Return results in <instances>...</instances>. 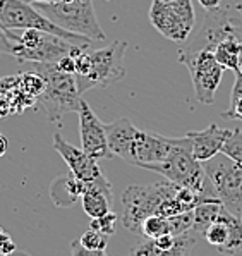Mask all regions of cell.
Wrapping results in <instances>:
<instances>
[{
	"instance_id": "obj_18",
	"label": "cell",
	"mask_w": 242,
	"mask_h": 256,
	"mask_svg": "<svg viewBox=\"0 0 242 256\" xmlns=\"http://www.w3.org/2000/svg\"><path fill=\"white\" fill-rule=\"evenodd\" d=\"M220 216L225 220L229 227V238L224 246L218 248V253H220V256H234L237 253H242V218L230 214L227 208H224Z\"/></svg>"
},
{
	"instance_id": "obj_37",
	"label": "cell",
	"mask_w": 242,
	"mask_h": 256,
	"mask_svg": "<svg viewBox=\"0 0 242 256\" xmlns=\"http://www.w3.org/2000/svg\"><path fill=\"white\" fill-rule=\"evenodd\" d=\"M241 4H242V0H241Z\"/></svg>"
},
{
	"instance_id": "obj_27",
	"label": "cell",
	"mask_w": 242,
	"mask_h": 256,
	"mask_svg": "<svg viewBox=\"0 0 242 256\" xmlns=\"http://www.w3.org/2000/svg\"><path fill=\"white\" fill-rule=\"evenodd\" d=\"M81 244H83L84 248H88V250H93V251H105L107 250V244H108V238L103 234H100V232L89 229L86 230L83 236L79 238Z\"/></svg>"
},
{
	"instance_id": "obj_26",
	"label": "cell",
	"mask_w": 242,
	"mask_h": 256,
	"mask_svg": "<svg viewBox=\"0 0 242 256\" xmlns=\"http://www.w3.org/2000/svg\"><path fill=\"white\" fill-rule=\"evenodd\" d=\"M169 222H170L172 236H179V234H184V232L193 230V227H194V210L182 212V214H179V215L169 216Z\"/></svg>"
},
{
	"instance_id": "obj_7",
	"label": "cell",
	"mask_w": 242,
	"mask_h": 256,
	"mask_svg": "<svg viewBox=\"0 0 242 256\" xmlns=\"http://www.w3.org/2000/svg\"><path fill=\"white\" fill-rule=\"evenodd\" d=\"M148 18L163 38L177 43L187 42L196 22L191 0H153Z\"/></svg>"
},
{
	"instance_id": "obj_32",
	"label": "cell",
	"mask_w": 242,
	"mask_h": 256,
	"mask_svg": "<svg viewBox=\"0 0 242 256\" xmlns=\"http://www.w3.org/2000/svg\"><path fill=\"white\" fill-rule=\"evenodd\" d=\"M7 148H9V141H7V138L0 132V156H3L7 153Z\"/></svg>"
},
{
	"instance_id": "obj_24",
	"label": "cell",
	"mask_w": 242,
	"mask_h": 256,
	"mask_svg": "<svg viewBox=\"0 0 242 256\" xmlns=\"http://www.w3.org/2000/svg\"><path fill=\"white\" fill-rule=\"evenodd\" d=\"M222 155H227L229 158L236 160L237 164L242 165V129H230L227 140L222 146Z\"/></svg>"
},
{
	"instance_id": "obj_17",
	"label": "cell",
	"mask_w": 242,
	"mask_h": 256,
	"mask_svg": "<svg viewBox=\"0 0 242 256\" xmlns=\"http://www.w3.org/2000/svg\"><path fill=\"white\" fill-rule=\"evenodd\" d=\"M200 234L194 230L175 236V241L169 248H158L151 239H144L143 242L132 248V256H191L198 242Z\"/></svg>"
},
{
	"instance_id": "obj_31",
	"label": "cell",
	"mask_w": 242,
	"mask_h": 256,
	"mask_svg": "<svg viewBox=\"0 0 242 256\" xmlns=\"http://www.w3.org/2000/svg\"><path fill=\"white\" fill-rule=\"evenodd\" d=\"M200 4L203 6V9L212 10V9H218L222 6V0H200Z\"/></svg>"
},
{
	"instance_id": "obj_23",
	"label": "cell",
	"mask_w": 242,
	"mask_h": 256,
	"mask_svg": "<svg viewBox=\"0 0 242 256\" xmlns=\"http://www.w3.org/2000/svg\"><path fill=\"white\" fill-rule=\"evenodd\" d=\"M222 212H224V210H222ZM220 215H218L217 222H213L212 226L205 230V234H203V238L206 239V242L212 244V246L217 248V250L224 246V244L227 242V238H229V227H227L225 220L222 218Z\"/></svg>"
},
{
	"instance_id": "obj_36",
	"label": "cell",
	"mask_w": 242,
	"mask_h": 256,
	"mask_svg": "<svg viewBox=\"0 0 242 256\" xmlns=\"http://www.w3.org/2000/svg\"><path fill=\"white\" fill-rule=\"evenodd\" d=\"M24 2H28V4H29V0H24Z\"/></svg>"
},
{
	"instance_id": "obj_6",
	"label": "cell",
	"mask_w": 242,
	"mask_h": 256,
	"mask_svg": "<svg viewBox=\"0 0 242 256\" xmlns=\"http://www.w3.org/2000/svg\"><path fill=\"white\" fill-rule=\"evenodd\" d=\"M225 40H242V16L236 7L230 6L206 10L201 26L184 42L182 48L215 52Z\"/></svg>"
},
{
	"instance_id": "obj_15",
	"label": "cell",
	"mask_w": 242,
	"mask_h": 256,
	"mask_svg": "<svg viewBox=\"0 0 242 256\" xmlns=\"http://www.w3.org/2000/svg\"><path fill=\"white\" fill-rule=\"evenodd\" d=\"M230 129H224L218 124H210L203 131H189L186 132L187 140L191 141V152L198 162L205 164L222 153L225 140H227Z\"/></svg>"
},
{
	"instance_id": "obj_14",
	"label": "cell",
	"mask_w": 242,
	"mask_h": 256,
	"mask_svg": "<svg viewBox=\"0 0 242 256\" xmlns=\"http://www.w3.org/2000/svg\"><path fill=\"white\" fill-rule=\"evenodd\" d=\"M105 129H107L108 150L112 153V158L115 156L129 165L134 164V146L139 129L127 117L105 124Z\"/></svg>"
},
{
	"instance_id": "obj_29",
	"label": "cell",
	"mask_w": 242,
	"mask_h": 256,
	"mask_svg": "<svg viewBox=\"0 0 242 256\" xmlns=\"http://www.w3.org/2000/svg\"><path fill=\"white\" fill-rule=\"evenodd\" d=\"M57 69L62 70V72H69V74H76V58L72 55H65L60 60L55 62Z\"/></svg>"
},
{
	"instance_id": "obj_33",
	"label": "cell",
	"mask_w": 242,
	"mask_h": 256,
	"mask_svg": "<svg viewBox=\"0 0 242 256\" xmlns=\"http://www.w3.org/2000/svg\"><path fill=\"white\" fill-rule=\"evenodd\" d=\"M36 2H46V4H52V2H60V0H29V4H36Z\"/></svg>"
},
{
	"instance_id": "obj_21",
	"label": "cell",
	"mask_w": 242,
	"mask_h": 256,
	"mask_svg": "<svg viewBox=\"0 0 242 256\" xmlns=\"http://www.w3.org/2000/svg\"><path fill=\"white\" fill-rule=\"evenodd\" d=\"M167 234H172L170 222L167 216H162V215L148 216L141 226V232H139V236H143L144 239H157Z\"/></svg>"
},
{
	"instance_id": "obj_3",
	"label": "cell",
	"mask_w": 242,
	"mask_h": 256,
	"mask_svg": "<svg viewBox=\"0 0 242 256\" xmlns=\"http://www.w3.org/2000/svg\"><path fill=\"white\" fill-rule=\"evenodd\" d=\"M0 30H40L84 48H88L93 43L91 38L71 33L57 26L46 16H43L33 4H28L24 0H0Z\"/></svg>"
},
{
	"instance_id": "obj_30",
	"label": "cell",
	"mask_w": 242,
	"mask_h": 256,
	"mask_svg": "<svg viewBox=\"0 0 242 256\" xmlns=\"http://www.w3.org/2000/svg\"><path fill=\"white\" fill-rule=\"evenodd\" d=\"M222 116L225 119H239L242 120V96L237 98L236 102H230V107L227 112H224Z\"/></svg>"
},
{
	"instance_id": "obj_28",
	"label": "cell",
	"mask_w": 242,
	"mask_h": 256,
	"mask_svg": "<svg viewBox=\"0 0 242 256\" xmlns=\"http://www.w3.org/2000/svg\"><path fill=\"white\" fill-rule=\"evenodd\" d=\"M71 253L72 256H107L105 251H93V250H88L81 244L79 239L71 242Z\"/></svg>"
},
{
	"instance_id": "obj_35",
	"label": "cell",
	"mask_w": 242,
	"mask_h": 256,
	"mask_svg": "<svg viewBox=\"0 0 242 256\" xmlns=\"http://www.w3.org/2000/svg\"><path fill=\"white\" fill-rule=\"evenodd\" d=\"M65 2H72V0H65Z\"/></svg>"
},
{
	"instance_id": "obj_11",
	"label": "cell",
	"mask_w": 242,
	"mask_h": 256,
	"mask_svg": "<svg viewBox=\"0 0 242 256\" xmlns=\"http://www.w3.org/2000/svg\"><path fill=\"white\" fill-rule=\"evenodd\" d=\"M79 136H81V148L88 153L91 158H112V153L108 150L107 129L105 124L98 119L88 102L81 100L79 105Z\"/></svg>"
},
{
	"instance_id": "obj_16",
	"label": "cell",
	"mask_w": 242,
	"mask_h": 256,
	"mask_svg": "<svg viewBox=\"0 0 242 256\" xmlns=\"http://www.w3.org/2000/svg\"><path fill=\"white\" fill-rule=\"evenodd\" d=\"M81 204H83L84 214L89 218H98V216L114 212V194H112V184L107 177L101 174L95 180H89L84 184V191L81 194Z\"/></svg>"
},
{
	"instance_id": "obj_13",
	"label": "cell",
	"mask_w": 242,
	"mask_h": 256,
	"mask_svg": "<svg viewBox=\"0 0 242 256\" xmlns=\"http://www.w3.org/2000/svg\"><path fill=\"white\" fill-rule=\"evenodd\" d=\"M53 148L58 155L64 158L67 167L71 168L72 176L77 177L83 182L95 180L96 177L101 176L98 160L91 158L83 148H76L74 144L67 143L60 134H53Z\"/></svg>"
},
{
	"instance_id": "obj_2",
	"label": "cell",
	"mask_w": 242,
	"mask_h": 256,
	"mask_svg": "<svg viewBox=\"0 0 242 256\" xmlns=\"http://www.w3.org/2000/svg\"><path fill=\"white\" fill-rule=\"evenodd\" d=\"M33 70L40 72L45 80V92L38 98L45 108L50 122H58L62 116L77 112L81 105V93L77 88L76 74L62 72L55 64H33Z\"/></svg>"
},
{
	"instance_id": "obj_9",
	"label": "cell",
	"mask_w": 242,
	"mask_h": 256,
	"mask_svg": "<svg viewBox=\"0 0 242 256\" xmlns=\"http://www.w3.org/2000/svg\"><path fill=\"white\" fill-rule=\"evenodd\" d=\"M179 62L189 70L194 94L203 105L215 104V93L224 78V68L217 62L213 52L208 50H184L181 48L177 55Z\"/></svg>"
},
{
	"instance_id": "obj_1",
	"label": "cell",
	"mask_w": 242,
	"mask_h": 256,
	"mask_svg": "<svg viewBox=\"0 0 242 256\" xmlns=\"http://www.w3.org/2000/svg\"><path fill=\"white\" fill-rule=\"evenodd\" d=\"M150 170L163 176L167 180L177 184V186L193 189L205 202H220L215 194L205 168H203V164L193 156L191 141L187 140V136L179 138L177 146L174 148L169 158L158 165H153Z\"/></svg>"
},
{
	"instance_id": "obj_4",
	"label": "cell",
	"mask_w": 242,
	"mask_h": 256,
	"mask_svg": "<svg viewBox=\"0 0 242 256\" xmlns=\"http://www.w3.org/2000/svg\"><path fill=\"white\" fill-rule=\"evenodd\" d=\"M177 184L165 180L150 186H127L122 192V226L127 230L139 234L143 222L150 215H157L160 204L177 192Z\"/></svg>"
},
{
	"instance_id": "obj_19",
	"label": "cell",
	"mask_w": 242,
	"mask_h": 256,
	"mask_svg": "<svg viewBox=\"0 0 242 256\" xmlns=\"http://www.w3.org/2000/svg\"><path fill=\"white\" fill-rule=\"evenodd\" d=\"M215 58L224 69L236 72L242 58V40H225L215 48Z\"/></svg>"
},
{
	"instance_id": "obj_34",
	"label": "cell",
	"mask_w": 242,
	"mask_h": 256,
	"mask_svg": "<svg viewBox=\"0 0 242 256\" xmlns=\"http://www.w3.org/2000/svg\"><path fill=\"white\" fill-rule=\"evenodd\" d=\"M236 9L239 10V12H241V16H242V4H241V2H239V4H237V6H236Z\"/></svg>"
},
{
	"instance_id": "obj_5",
	"label": "cell",
	"mask_w": 242,
	"mask_h": 256,
	"mask_svg": "<svg viewBox=\"0 0 242 256\" xmlns=\"http://www.w3.org/2000/svg\"><path fill=\"white\" fill-rule=\"evenodd\" d=\"M33 6L50 21L71 33L83 34V36L91 38L93 42L107 40V34L103 33L95 14L93 0H72V2L60 0V2L52 4L36 2Z\"/></svg>"
},
{
	"instance_id": "obj_10",
	"label": "cell",
	"mask_w": 242,
	"mask_h": 256,
	"mask_svg": "<svg viewBox=\"0 0 242 256\" xmlns=\"http://www.w3.org/2000/svg\"><path fill=\"white\" fill-rule=\"evenodd\" d=\"M203 168L220 203L230 214L242 218V165L227 155H217L203 164Z\"/></svg>"
},
{
	"instance_id": "obj_12",
	"label": "cell",
	"mask_w": 242,
	"mask_h": 256,
	"mask_svg": "<svg viewBox=\"0 0 242 256\" xmlns=\"http://www.w3.org/2000/svg\"><path fill=\"white\" fill-rule=\"evenodd\" d=\"M179 138H167L158 132L138 131L134 146V167H141L150 170L153 165L165 162L177 146Z\"/></svg>"
},
{
	"instance_id": "obj_20",
	"label": "cell",
	"mask_w": 242,
	"mask_h": 256,
	"mask_svg": "<svg viewBox=\"0 0 242 256\" xmlns=\"http://www.w3.org/2000/svg\"><path fill=\"white\" fill-rule=\"evenodd\" d=\"M224 204L220 202H208V203H201L194 208V227L193 230L196 234L203 236L205 230L212 226L213 222H217L218 215L224 210Z\"/></svg>"
},
{
	"instance_id": "obj_22",
	"label": "cell",
	"mask_w": 242,
	"mask_h": 256,
	"mask_svg": "<svg viewBox=\"0 0 242 256\" xmlns=\"http://www.w3.org/2000/svg\"><path fill=\"white\" fill-rule=\"evenodd\" d=\"M19 88L24 90L26 94H31L34 98H40L41 93L45 92V80L40 72L29 70L19 76Z\"/></svg>"
},
{
	"instance_id": "obj_8",
	"label": "cell",
	"mask_w": 242,
	"mask_h": 256,
	"mask_svg": "<svg viewBox=\"0 0 242 256\" xmlns=\"http://www.w3.org/2000/svg\"><path fill=\"white\" fill-rule=\"evenodd\" d=\"M127 42L115 40L105 48H98L89 52L91 57V70L88 76L76 78L79 93L83 94L93 88H107L126 78V55Z\"/></svg>"
},
{
	"instance_id": "obj_25",
	"label": "cell",
	"mask_w": 242,
	"mask_h": 256,
	"mask_svg": "<svg viewBox=\"0 0 242 256\" xmlns=\"http://www.w3.org/2000/svg\"><path fill=\"white\" fill-rule=\"evenodd\" d=\"M117 220H119V215L115 212H108V214L98 216V218H91L89 222V229L100 232L103 236H114L115 234V227H117Z\"/></svg>"
}]
</instances>
